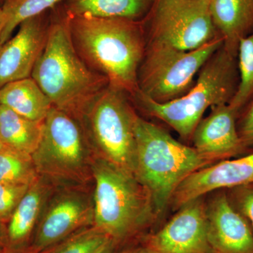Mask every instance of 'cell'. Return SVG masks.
<instances>
[{
  "label": "cell",
  "mask_w": 253,
  "mask_h": 253,
  "mask_svg": "<svg viewBox=\"0 0 253 253\" xmlns=\"http://www.w3.org/2000/svg\"><path fill=\"white\" fill-rule=\"evenodd\" d=\"M135 175L149 191L157 218L162 215L178 186L188 176L214 164L194 147L138 116L136 121Z\"/></svg>",
  "instance_id": "cell-4"
},
{
  "label": "cell",
  "mask_w": 253,
  "mask_h": 253,
  "mask_svg": "<svg viewBox=\"0 0 253 253\" xmlns=\"http://www.w3.org/2000/svg\"><path fill=\"white\" fill-rule=\"evenodd\" d=\"M94 224L118 246L156 218L149 191L135 176L94 156Z\"/></svg>",
  "instance_id": "cell-5"
},
{
  "label": "cell",
  "mask_w": 253,
  "mask_h": 253,
  "mask_svg": "<svg viewBox=\"0 0 253 253\" xmlns=\"http://www.w3.org/2000/svg\"><path fill=\"white\" fill-rule=\"evenodd\" d=\"M42 123L31 121L1 105L0 139L9 149L32 156L41 140Z\"/></svg>",
  "instance_id": "cell-20"
},
{
  "label": "cell",
  "mask_w": 253,
  "mask_h": 253,
  "mask_svg": "<svg viewBox=\"0 0 253 253\" xmlns=\"http://www.w3.org/2000/svg\"><path fill=\"white\" fill-rule=\"evenodd\" d=\"M197 81L184 96L166 103H157L139 91L131 99L146 114L166 123L184 140L192 138L208 108L229 104L238 89L237 56L224 44L200 70Z\"/></svg>",
  "instance_id": "cell-3"
},
{
  "label": "cell",
  "mask_w": 253,
  "mask_h": 253,
  "mask_svg": "<svg viewBox=\"0 0 253 253\" xmlns=\"http://www.w3.org/2000/svg\"><path fill=\"white\" fill-rule=\"evenodd\" d=\"M130 99L125 91L109 85L86 106L78 120L94 156L134 175L139 115Z\"/></svg>",
  "instance_id": "cell-7"
},
{
  "label": "cell",
  "mask_w": 253,
  "mask_h": 253,
  "mask_svg": "<svg viewBox=\"0 0 253 253\" xmlns=\"http://www.w3.org/2000/svg\"><path fill=\"white\" fill-rule=\"evenodd\" d=\"M211 13L224 46L237 56L240 41L253 33V0H211Z\"/></svg>",
  "instance_id": "cell-17"
},
{
  "label": "cell",
  "mask_w": 253,
  "mask_h": 253,
  "mask_svg": "<svg viewBox=\"0 0 253 253\" xmlns=\"http://www.w3.org/2000/svg\"><path fill=\"white\" fill-rule=\"evenodd\" d=\"M223 44L221 36L191 51L147 43L138 71L139 92L157 103L184 96L194 85L200 70Z\"/></svg>",
  "instance_id": "cell-8"
},
{
  "label": "cell",
  "mask_w": 253,
  "mask_h": 253,
  "mask_svg": "<svg viewBox=\"0 0 253 253\" xmlns=\"http://www.w3.org/2000/svg\"><path fill=\"white\" fill-rule=\"evenodd\" d=\"M231 205L246 219L253 232V184L234 188Z\"/></svg>",
  "instance_id": "cell-26"
},
{
  "label": "cell",
  "mask_w": 253,
  "mask_h": 253,
  "mask_svg": "<svg viewBox=\"0 0 253 253\" xmlns=\"http://www.w3.org/2000/svg\"><path fill=\"white\" fill-rule=\"evenodd\" d=\"M3 1H4V0H0V6L2 4Z\"/></svg>",
  "instance_id": "cell-34"
},
{
  "label": "cell",
  "mask_w": 253,
  "mask_h": 253,
  "mask_svg": "<svg viewBox=\"0 0 253 253\" xmlns=\"http://www.w3.org/2000/svg\"><path fill=\"white\" fill-rule=\"evenodd\" d=\"M118 246L116 243H112V244H110L109 246H108L106 249L103 250L99 253H115L116 252Z\"/></svg>",
  "instance_id": "cell-31"
},
{
  "label": "cell",
  "mask_w": 253,
  "mask_h": 253,
  "mask_svg": "<svg viewBox=\"0 0 253 253\" xmlns=\"http://www.w3.org/2000/svg\"><path fill=\"white\" fill-rule=\"evenodd\" d=\"M237 113L229 104L211 107L209 116L201 120L193 134V147L212 163L227 160L246 150L238 133Z\"/></svg>",
  "instance_id": "cell-15"
},
{
  "label": "cell",
  "mask_w": 253,
  "mask_h": 253,
  "mask_svg": "<svg viewBox=\"0 0 253 253\" xmlns=\"http://www.w3.org/2000/svg\"><path fill=\"white\" fill-rule=\"evenodd\" d=\"M70 34L84 62L109 85L131 97L139 91L138 71L146 51L144 22L126 18L69 16Z\"/></svg>",
  "instance_id": "cell-1"
},
{
  "label": "cell",
  "mask_w": 253,
  "mask_h": 253,
  "mask_svg": "<svg viewBox=\"0 0 253 253\" xmlns=\"http://www.w3.org/2000/svg\"><path fill=\"white\" fill-rule=\"evenodd\" d=\"M30 186L0 183V221L7 224Z\"/></svg>",
  "instance_id": "cell-25"
},
{
  "label": "cell",
  "mask_w": 253,
  "mask_h": 253,
  "mask_svg": "<svg viewBox=\"0 0 253 253\" xmlns=\"http://www.w3.org/2000/svg\"><path fill=\"white\" fill-rule=\"evenodd\" d=\"M0 106H1V104H0Z\"/></svg>",
  "instance_id": "cell-35"
},
{
  "label": "cell",
  "mask_w": 253,
  "mask_h": 253,
  "mask_svg": "<svg viewBox=\"0 0 253 253\" xmlns=\"http://www.w3.org/2000/svg\"><path fill=\"white\" fill-rule=\"evenodd\" d=\"M208 237L211 253H253V232L224 192L206 204Z\"/></svg>",
  "instance_id": "cell-14"
},
{
  "label": "cell",
  "mask_w": 253,
  "mask_h": 253,
  "mask_svg": "<svg viewBox=\"0 0 253 253\" xmlns=\"http://www.w3.org/2000/svg\"><path fill=\"white\" fill-rule=\"evenodd\" d=\"M238 133L244 147H253V95L240 110L236 118Z\"/></svg>",
  "instance_id": "cell-27"
},
{
  "label": "cell",
  "mask_w": 253,
  "mask_h": 253,
  "mask_svg": "<svg viewBox=\"0 0 253 253\" xmlns=\"http://www.w3.org/2000/svg\"><path fill=\"white\" fill-rule=\"evenodd\" d=\"M155 0H63L69 16L126 18L143 21L149 14Z\"/></svg>",
  "instance_id": "cell-19"
},
{
  "label": "cell",
  "mask_w": 253,
  "mask_h": 253,
  "mask_svg": "<svg viewBox=\"0 0 253 253\" xmlns=\"http://www.w3.org/2000/svg\"><path fill=\"white\" fill-rule=\"evenodd\" d=\"M8 251V234L6 223L0 221V253Z\"/></svg>",
  "instance_id": "cell-28"
},
{
  "label": "cell",
  "mask_w": 253,
  "mask_h": 253,
  "mask_svg": "<svg viewBox=\"0 0 253 253\" xmlns=\"http://www.w3.org/2000/svg\"><path fill=\"white\" fill-rule=\"evenodd\" d=\"M55 186L41 176L32 183L6 224L8 251H29L43 208Z\"/></svg>",
  "instance_id": "cell-16"
},
{
  "label": "cell",
  "mask_w": 253,
  "mask_h": 253,
  "mask_svg": "<svg viewBox=\"0 0 253 253\" xmlns=\"http://www.w3.org/2000/svg\"><path fill=\"white\" fill-rule=\"evenodd\" d=\"M50 11L28 18L16 36L0 49V88L11 82L31 77L47 40Z\"/></svg>",
  "instance_id": "cell-12"
},
{
  "label": "cell",
  "mask_w": 253,
  "mask_h": 253,
  "mask_svg": "<svg viewBox=\"0 0 253 253\" xmlns=\"http://www.w3.org/2000/svg\"><path fill=\"white\" fill-rule=\"evenodd\" d=\"M0 104L37 122H43L53 107L49 98L31 77L11 82L0 88Z\"/></svg>",
  "instance_id": "cell-18"
},
{
  "label": "cell",
  "mask_w": 253,
  "mask_h": 253,
  "mask_svg": "<svg viewBox=\"0 0 253 253\" xmlns=\"http://www.w3.org/2000/svg\"><path fill=\"white\" fill-rule=\"evenodd\" d=\"M6 23V16H5L3 10L0 7V49H1V46H2V43H1V36H2L3 31H4Z\"/></svg>",
  "instance_id": "cell-30"
},
{
  "label": "cell",
  "mask_w": 253,
  "mask_h": 253,
  "mask_svg": "<svg viewBox=\"0 0 253 253\" xmlns=\"http://www.w3.org/2000/svg\"><path fill=\"white\" fill-rule=\"evenodd\" d=\"M31 157L38 175L54 186L93 184L94 152L79 120L64 111L50 110Z\"/></svg>",
  "instance_id": "cell-6"
},
{
  "label": "cell",
  "mask_w": 253,
  "mask_h": 253,
  "mask_svg": "<svg viewBox=\"0 0 253 253\" xmlns=\"http://www.w3.org/2000/svg\"><path fill=\"white\" fill-rule=\"evenodd\" d=\"M94 185L55 186L38 221L29 251L40 253L94 224Z\"/></svg>",
  "instance_id": "cell-10"
},
{
  "label": "cell",
  "mask_w": 253,
  "mask_h": 253,
  "mask_svg": "<svg viewBox=\"0 0 253 253\" xmlns=\"http://www.w3.org/2000/svg\"><path fill=\"white\" fill-rule=\"evenodd\" d=\"M2 253H33V252H31V251H24V252H11V251H5V252Z\"/></svg>",
  "instance_id": "cell-33"
},
{
  "label": "cell",
  "mask_w": 253,
  "mask_h": 253,
  "mask_svg": "<svg viewBox=\"0 0 253 253\" xmlns=\"http://www.w3.org/2000/svg\"><path fill=\"white\" fill-rule=\"evenodd\" d=\"M112 243L106 233L92 224L40 253H99Z\"/></svg>",
  "instance_id": "cell-21"
},
{
  "label": "cell",
  "mask_w": 253,
  "mask_h": 253,
  "mask_svg": "<svg viewBox=\"0 0 253 253\" xmlns=\"http://www.w3.org/2000/svg\"><path fill=\"white\" fill-rule=\"evenodd\" d=\"M253 184V153L234 160H224L188 176L176 188L170 203L179 209L212 191Z\"/></svg>",
  "instance_id": "cell-13"
},
{
  "label": "cell",
  "mask_w": 253,
  "mask_h": 253,
  "mask_svg": "<svg viewBox=\"0 0 253 253\" xmlns=\"http://www.w3.org/2000/svg\"><path fill=\"white\" fill-rule=\"evenodd\" d=\"M211 1L155 0L143 20L147 43L191 51L221 36L213 23Z\"/></svg>",
  "instance_id": "cell-9"
},
{
  "label": "cell",
  "mask_w": 253,
  "mask_h": 253,
  "mask_svg": "<svg viewBox=\"0 0 253 253\" xmlns=\"http://www.w3.org/2000/svg\"><path fill=\"white\" fill-rule=\"evenodd\" d=\"M237 60L239 84L229 105L238 115L253 95V33L240 41Z\"/></svg>",
  "instance_id": "cell-24"
},
{
  "label": "cell",
  "mask_w": 253,
  "mask_h": 253,
  "mask_svg": "<svg viewBox=\"0 0 253 253\" xmlns=\"http://www.w3.org/2000/svg\"><path fill=\"white\" fill-rule=\"evenodd\" d=\"M145 246L156 253H211L203 197L184 204Z\"/></svg>",
  "instance_id": "cell-11"
},
{
  "label": "cell",
  "mask_w": 253,
  "mask_h": 253,
  "mask_svg": "<svg viewBox=\"0 0 253 253\" xmlns=\"http://www.w3.org/2000/svg\"><path fill=\"white\" fill-rule=\"evenodd\" d=\"M63 0H4L0 7L6 17L1 36L3 44L11 38L13 32L23 21L53 9Z\"/></svg>",
  "instance_id": "cell-22"
},
{
  "label": "cell",
  "mask_w": 253,
  "mask_h": 253,
  "mask_svg": "<svg viewBox=\"0 0 253 253\" xmlns=\"http://www.w3.org/2000/svg\"><path fill=\"white\" fill-rule=\"evenodd\" d=\"M38 176L31 156L9 148L0 154V183L31 185Z\"/></svg>",
  "instance_id": "cell-23"
},
{
  "label": "cell",
  "mask_w": 253,
  "mask_h": 253,
  "mask_svg": "<svg viewBox=\"0 0 253 253\" xmlns=\"http://www.w3.org/2000/svg\"><path fill=\"white\" fill-rule=\"evenodd\" d=\"M68 19L61 3L51 9L47 40L31 78L53 107L79 119L86 106L109 83L78 54L71 40Z\"/></svg>",
  "instance_id": "cell-2"
},
{
  "label": "cell",
  "mask_w": 253,
  "mask_h": 253,
  "mask_svg": "<svg viewBox=\"0 0 253 253\" xmlns=\"http://www.w3.org/2000/svg\"><path fill=\"white\" fill-rule=\"evenodd\" d=\"M115 253H156L152 250L150 249L147 246H139V247L131 248V249H127L123 250L122 251L117 252L116 251Z\"/></svg>",
  "instance_id": "cell-29"
},
{
  "label": "cell",
  "mask_w": 253,
  "mask_h": 253,
  "mask_svg": "<svg viewBox=\"0 0 253 253\" xmlns=\"http://www.w3.org/2000/svg\"><path fill=\"white\" fill-rule=\"evenodd\" d=\"M7 149V146H6V145H5L4 143H3L2 141H1V139H0V154H1V152H3V151H5V150H6Z\"/></svg>",
  "instance_id": "cell-32"
}]
</instances>
